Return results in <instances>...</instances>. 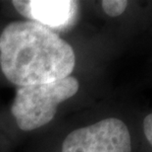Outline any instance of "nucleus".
<instances>
[{
  "instance_id": "obj_1",
  "label": "nucleus",
  "mask_w": 152,
  "mask_h": 152,
  "mask_svg": "<svg viewBox=\"0 0 152 152\" xmlns=\"http://www.w3.org/2000/svg\"><path fill=\"white\" fill-rule=\"evenodd\" d=\"M75 65L72 46L35 22H11L0 35L1 71L19 87L63 79L71 76Z\"/></svg>"
},
{
  "instance_id": "obj_2",
  "label": "nucleus",
  "mask_w": 152,
  "mask_h": 152,
  "mask_svg": "<svg viewBox=\"0 0 152 152\" xmlns=\"http://www.w3.org/2000/svg\"><path fill=\"white\" fill-rule=\"evenodd\" d=\"M80 83L73 76L51 83L19 87L11 107L18 128L30 131L49 124L58 106L79 91Z\"/></svg>"
},
{
  "instance_id": "obj_3",
  "label": "nucleus",
  "mask_w": 152,
  "mask_h": 152,
  "mask_svg": "<svg viewBox=\"0 0 152 152\" xmlns=\"http://www.w3.org/2000/svg\"><path fill=\"white\" fill-rule=\"evenodd\" d=\"M61 152H132L131 134L123 121L108 118L70 132Z\"/></svg>"
},
{
  "instance_id": "obj_4",
  "label": "nucleus",
  "mask_w": 152,
  "mask_h": 152,
  "mask_svg": "<svg viewBox=\"0 0 152 152\" xmlns=\"http://www.w3.org/2000/svg\"><path fill=\"white\" fill-rule=\"evenodd\" d=\"M14 8L28 21L51 31L69 28L77 16L79 3L72 0H14Z\"/></svg>"
},
{
  "instance_id": "obj_5",
  "label": "nucleus",
  "mask_w": 152,
  "mask_h": 152,
  "mask_svg": "<svg viewBox=\"0 0 152 152\" xmlns=\"http://www.w3.org/2000/svg\"><path fill=\"white\" fill-rule=\"evenodd\" d=\"M129 2L126 0H103L102 9L110 17H118L125 12Z\"/></svg>"
},
{
  "instance_id": "obj_6",
  "label": "nucleus",
  "mask_w": 152,
  "mask_h": 152,
  "mask_svg": "<svg viewBox=\"0 0 152 152\" xmlns=\"http://www.w3.org/2000/svg\"><path fill=\"white\" fill-rule=\"evenodd\" d=\"M143 131L146 139L152 146V113L147 115L143 119Z\"/></svg>"
}]
</instances>
